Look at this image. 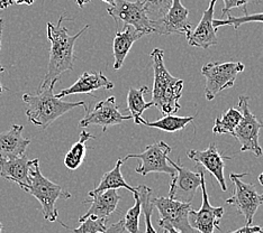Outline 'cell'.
<instances>
[{
  "instance_id": "cell-4",
  "label": "cell",
  "mask_w": 263,
  "mask_h": 233,
  "mask_svg": "<svg viewBox=\"0 0 263 233\" xmlns=\"http://www.w3.org/2000/svg\"><path fill=\"white\" fill-rule=\"evenodd\" d=\"M26 193L33 195L42 205L44 219L50 222H55L59 212L55 207L58 200H68L71 193L63 189L60 185L51 182L49 178L43 176L40 168V160L33 159L31 168V184L25 189Z\"/></svg>"
},
{
  "instance_id": "cell-22",
  "label": "cell",
  "mask_w": 263,
  "mask_h": 233,
  "mask_svg": "<svg viewBox=\"0 0 263 233\" xmlns=\"http://www.w3.org/2000/svg\"><path fill=\"white\" fill-rule=\"evenodd\" d=\"M124 164L123 159H118L115 167L109 172L105 173L100 179V183L96 186L92 190L88 193L89 196H91L93 194H98L101 192H105V190L108 189H118V188H126L132 193H136V187L130 186L125 181V178L122 174V165Z\"/></svg>"
},
{
  "instance_id": "cell-44",
  "label": "cell",
  "mask_w": 263,
  "mask_h": 233,
  "mask_svg": "<svg viewBox=\"0 0 263 233\" xmlns=\"http://www.w3.org/2000/svg\"><path fill=\"white\" fill-rule=\"evenodd\" d=\"M0 233H3V224L0 222Z\"/></svg>"
},
{
  "instance_id": "cell-11",
  "label": "cell",
  "mask_w": 263,
  "mask_h": 233,
  "mask_svg": "<svg viewBox=\"0 0 263 233\" xmlns=\"http://www.w3.org/2000/svg\"><path fill=\"white\" fill-rule=\"evenodd\" d=\"M152 204L160 214L159 223H168L181 233H196L189 223L191 203H182L169 197H153Z\"/></svg>"
},
{
  "instance_id": "cell-15",
  "label": "cell",
  "mask_w": 263,
  "mask_h": 233,
  "mask_svg": "<svg viewBox=\"0 0 263 233\" xmlns=\"http://www.w3.org/2000/svg\"><path fill=\"white\" fill-rule=\"evenodd\" d=\"M187 156L189 159L194 160L195 163L202 166L211 173V174H213L214 177L216 178V181L218 182L223 192H226L227 185L225 181L224 168L226 160H231L232 157L225 156V155L220 154L214 142H212L205 151H196V149L188 151Z\"/></svg>"
},
{
  "instance_id": "cell-38",
  "label": "cell",
  "mask_w": 263,
  "mask_h": 233,
  "mask_svg": "<svg viewBox=\"0 0 263 233\" xmlns=\"http://www.w3.org/2000/svg\"><path fill=\"white\" fill-rule=\"evenodd\" d=\"M14 4H17V5H28L31 6L35 3V0H13Z\"/></svg>"
},
{
  "instance_id": "cell-43",
  "label": "cell",
  "mask_w": 263,
  "mask_h": 233,
  "mask_svg": "<svg viewBox=\"0 0 263 233\" xmlns=\"http://www.w3.org/2000/svg\"><path fill=\"white\" fill-rule=\"evenodd\" d=\"M254 233H263V226L262 228H260V230L258 232H254Z\"/></svg>"
},
{
  "instance_id": "cell-19",
  "label": "cell",
  "mask_w": 263,
  "mask_h": 233,
  "mask_svg": "<svg viewBox=\"0 0 263 233\" xmlns=\"http://www.w3.org/2000/svg\"><path fill=\"white\" fill-rule=\"evenodd\" d=\"M24 125L13 124L11 128L0 133V158H15L25 155L31 140L23 137Z\"/></svg>"
},
{
  "instance_id": "cell-26",
  "label": "cell",
  "mask_w": 263,
  "mask_h": 233,
  "mask_svg": "<svg viewBox=\"0 0 263 233\" xmlns=\"http://www.w3.org/2000/svg\"><path fill=\"white\" fill-rule=\"evenodd\" d=\"M195 116L191 117H178L175 115H164L162 118L159 119L157 121H146L143 120L142 124L146 125L148 128H155L160 129L165 133H176V131L182 130L187 127V125L193 122Z\"/></svg>"
},
{
  "instance_id": "cell-7",
  "label": "cell",
  "mask_w": 263,
  "mask_h": 233,
  "mask_svg": "<svg viewBox=\"0 0 263 233\" xmlns=\"http://www.w3.org/2000/svg\"><path fill=\"white\" fill-rule=\"evenodd\" d=\"M238 108L242 112V119L234 130V137L241 143V152H251L256 157L262 156V148L259 143V134L263 128V122L253 115L249 107V98L241 95Z\"/></svg>"
},
{
  "instance_id": "cell-34",
  "label": "cell",
  "mask_w": 263,
  "mask_h": 233,
  "mask_svg": "<svg viewBox=\"0 0 263 233\" xmlns=\"http://www.w3.org/2000/svg\"><path fill=\"white\" fill-rule=\"evenodd\" d=\"M261 226H258V225H244L243 228L238 229L236 231H232V232H229V233H254V232H258L260 230Z\"/></svg>"
},
{
  "instance_id": "cell-28",
  "label": "cell",
  "mask_w": 263,
  "mask_h": 233,
  "mask_svg": "<svg viewBox=\"0 0 263 233\" xmlns=\"http://www.w3.org/2000/svg\"><path fill=\"white\" fill-rule=\"evenodd\" d=\"M243 11H244V16H241V17H234L232 15H229L227 19H215L214 18L213 26L217 29L219 27H224V26H232L237 31L238 27H241L247 23H263V13L249 15L247 6H244L243 7Z\"/></svg>"
},
{
  "instance_id": "cell-23",
  "label": "cell",
  "mask_w": 263,
  "mask_h": 233,
  "mask_svg": "<svg viewBox=\"0 0 263 233\" xmlns=\"http://www.w3.org/2000/svg\"><path fill=\"white\" fill-rule=\"evenodd\" d=\"M148 92V88L146 86L141 87L140 89H135L130 87L127 93V110L130 112L132 119H134L135 124H142L144 119L142 118L143 112L154 107L153 102H145L144 95Z\"/></svg>"
},
{
  "instance_id": "cell-21",
  "label": "cell",
  "mask_w": 263,
  "mask_h": 233,
  "mask_svg": "<svg viewBox=\"0 0 263 233\" xmlns=\"http://www.w3.org/2000/svg\"><path fill=\"white\" fill-rule=\"evenodd\" d=\"M145 34L137 32L133 27L125 28L122 32H117L112 41L114 54V69L119 70L125 62V58L134 45L135 41L141 39Z\"/></svg>"
},
{
  "instance_id": "cell-35",
  "label": "cell",
  "mask_w": 263,
  "mask_h": 233,
  "mask_svg": "<svg viewBox=\"0 0 263 233\" xmlns=\"http://www.w3.org/2000/svg\"><path fill=\"white\" fill-rule=\"evenodd\" d=\"M159 225H160V228H162L164 231H166V233H181L180 231L176 230L172 225H170L168 223H159Z\"/></svg>"
},
{
  "instance_id": "cell-6",
  "label": "cell",
  "mask_w": 263,
  "mask_h": 233,
  "mask_svg": "<svg viewBox=\"0 0 263 233\" xmlns=\"http://www.w3.org/2000/svg\"><path fill=\"white\" fill-rule=\"evenodd\" d=\"M242 62H211L201 68L205 76V97L212 101L218 93L234 87L237 75L244 71Z\"/></svg>"
},
{
  "instance_id": "cell-1",
  "label": "cell",
  "mask_w": 263,
  "mask_h": 233,
  "mask_svg": "<svg viewBox=\"0 0 263 233\" xmlns=\"http://www.w3.org/2000/svg\"><path fill=\"white\" fill-rule=\"evenodd\" d=\"M64 20L72 19L65 16H61L57 25L52 23H47V39L51 41L50 59L49 65H47V72L43 80H42L39 89L49 87L53 82H58L62 73L73 70L76 58L74 44L77 39L90 27L87 25L76 35L70 36L68 28L62 26V23Z\"/></svg>"
},
{
  "instance_id": "cell-36",
  "label": "cell",
  "mask_w": 263,
  "mask_h": 233,
  "mask_svg": "<svg viewBox=\"0 0 263 233\" xmlns=\"http://www.w3.org/2000/svg\"><path fill=\"white\" fill-rule=\"evenodd\" d=\"M13 4H14L13 0H0V10L7 9Z\"/></svg>"
},
{
  "instance_id": "cell-9",
  "label": "cell",
  "mask_w": 263,
  "mask_h": 233,
  "mask_svg": "<svg viewBox=\"0 0 263 233\" xmlns=\"http://www.w3.org/2000/svg\"><path fill=\"white\" fill-rule=\"evenodd\" d=\"M172 148L164 141L154 142L147 146L145 151L141 154H129L123 158L126 161L130 158H137L141 160V165L136 167L135 172L137 174L146 176L150 173H164L171 177L176 175V170L170 165L168 157Z\"/></svg>"
},
{
  "instance_id": "cell-14",
  "label": "cell",
  "mask_w": 263,
  "mask_h": 233,
  "mask_svg": "<svg viewBox=\"0 0 263 233\" xmlns=\"http://www.w3.org/2000/svg\"><path fill=\"white\" fill-rule=\"evenodd\" d=\"M170 165L176 170V175L171 177L169 199L182 203H191L197 189L200 187V173L193 172L168 157Z\"/></svg>"
},
{
  "instance_id": "cell-33",
  "label": "cell",
  "mask_w": 263,
  "mask_h": 233,
  "mask_svg": "<svg viewBox=\"0 0 263 233\" xmlns=\"http://www.w3.org/2000/svg\"><path fill=\"white\" fill-rule=\"evenodd\" d=\"M124 230V220H119L118 222L111 224L110 226H107V229L105 231H101L98 233H123Z\"/></svg>"
},
{
  "instance_id": "cell-40",
  "label": "cell",
  "mask_w": 263,
  "mask_h": 233,
  "mask_svg": "<svg viewBox=\"0 0 263 233\" xmlns=\"http://www.w3.org/2000/svg\"><path fill=\"white\" fill-rule=\"evenodd\" d=\"M259 182H260L261 185H263V172L261 173L260 176H259ZM260 197H261V200H262V202H263V194H261Z\"/></svg>"
},
{
  "instance_id": "cell-30",
  "label": "cell",
  "mask_w": 263,
  "mask_h": 233,
  "mask_svg": "<svg viewBox=\"0 0 263 233\" xmlns=\"http://www.w3.org/2000/svg\"><path fill=\"white\" fill-rule=\"evenodd\" d=\"M150 20L159 19L164 16L172 6L173 0H141Z\"/></svg>"
},
{
  "instance_id": "cell-27",
  "label": "cell",
  "mask_w": 263,
  "mask_h": 233,
  "mask_svg": "<svg viewBox=\"0 0 263 233\" xmlns=\"http://www.w3.org/2000/svg\"><path fill=\"white\" fill-rule=\"evenodd\" d=\"M136 193L141 200L142 212H143V215H144V221H145L144 233H157L152 224V213L154 208L151 202L152 196H153L152 188L145 186V185H139V186L136 187ZM163 233H166V231H164Z\"/></svg>"
},
{
  "instance_id": "cell-25",
  "label": "cell",
  "mask_w": 263,
  "mask_h": 233,
  "mask_svg": "<svg viewBox=\"0 0 263 233\" xmlns=\"http://www.w3.org/2000/svg\"><path fill=\"white\" fill-rule=\"evenodd\" d=\"M242 119V112L236 108H230L215 119L213 127L214 135H234V130Z\"/></svg>"
},
{
  "instance_id": "cell-8",
  "label": "cell",
  "mask_w": 263,
  "mask_h": 233,
  "mask_svg": "<svg viewBox=\"0 0 263 233\" xmlns=\"http://www.w3.org/2000/svg\"><path fill=\"white\" fill-rule=\"evenodd\" d=\"M248 175L249 173H242V174L232 173L230 178L234 183L235 189L233 195L229 197L225 203L234 206L243 215L245 218V222H247L245 225H252L254 215L263 202L258 192H256L254 185L242 181V178Z\"/></svg>"
},
{
  "instance_id": "cell-2",
  "label": "cell",
  "mask_w": 263,
  "mask_h": 233,
  "mask_svg": "<svg viewBox=\"0 0 263 233\" xmlns=\"http://www.w3.org/2000/svg\"><path fill=\"white\" fill-rule=\"evenodd\" d=\"M53 82L49 87L37 90V94H23V101L26 104L25 115L29 122L41 129H46L57 119L78 107H86L83 101L68 102L55 97Z\"/></svg>"
},
{
  "instance_id": "cell-41",
  "label": "cell",
  "mask_w": 263,
  "mask_h": 233,
  "mask_svg": "<svg viewBox=\"0 0 263 233\" xmlns=\"http://www.w3.org/2000/svg\"><path fill=\"white\" fill-rule=\"evenodd\" d=\"M101 2H104V3H106V4H108L109 6H112L114 4L116 3V0H101Z\"/></svg>"
},
{
  "instance_id": "cell-37",
  "label": "cell",
  "mask_w": 263,
  "mask_h": 233,
  "mask_svg": "<svg viewBox=\"0 0 263 233\" xmlns=\"http://www.w3.org/2000/svg\"><path fill=\"white\" fill-rule=\"evenodd\" d=\"M3 25H4V20L0 18V49H2V38H3ZM5 69L3 68L2 63H0V73H3Z\"/></svg>"
},
{
  "instance_id": "cell-3",
  "label": "cell",
  "mask_w": 263,
  "mask_h": 233,
  "mask_svg": "<svg viewBox=\"0 0 263 233\" xmlns=\"http://www.w3.org/2000/svg\"><path fill=\"white\" fill-rule=\"evenodd\" d=\"M154 82L152 90V102L162 115H175L180 110V100L183 90V81L172 76L164 65V52L154 49L151 52Z\"/></svg>"
},
{
  "instance_id": "cell-32",
  "label": "cell",
  "mask_w": 263,
  "mask_h": 233,
  "mask_svg": "<svg viewBox=\"0 0 263 233\" xmlns=\"http://www.w3.org/2000/svg\"><path fill=\"white\" fill-rule=\"evenodd\" d=\"M223 2H224V7L222 10V17H224L227 11H230L233 8L244 7V6H247L249 3L259 4L260 0H223Z\"/></svg>"
},
{
  "instance_id": "cell-12",
  "label": "cell",
  "mask_w": 263,
  "mask_h": 233,
  "mask_svg": "<svg viewBox=\"0 0 263 233\" xmlns=\"http://www.w3.org/2000/svg\"><path fill=\"white\" fill-rule=\"evenodd\" d=\"M129 119H132L130 115L124 116L119 111L116 98L110 97L100 101L92 109L86 108V115L80 120L79 125L81 128L100 125L104 133H106L109 127L122 123L125 120H129Z\"/></svg>"
},
{
  "instance_id": "cell-17",
  "label": "cell",
  "mask_w": 263,
  "mask_h": 233,
  "mask_svg": "<svg viewBox=\"0 0 263 233\" xmlns=\"http://www.w3.org/2000/svg\"><path fill=\"white\" fill-rule=\"evenodd\" d=\"M33 160L26 155L15 158H0V176L6 181L16 183L24 190L31 184Z\"/></svg>"
},
{
  "instance_id": "cell-29",
  "label": "cell",
  "mask_w": 263,
  "mask_h": 233,
  "mask_svg": "<svg viewBox=\"0 0 263 233\" xmlns=\"http://www.w3.org/2000/svg\"><path fill=\"white\" fill-rule=\"evenodd\" d=\"M134 200L135 204L133 207L125 214L124 219V228L128 233H141L140 232V217L142 213V204L141 200L137 193H134Z\"/></svg>"
},
{
  "instance_id": "cell-24",
  "label": "cell",
  "mask_w": 263,
  "mask_h": 233,
  "mask_svg": "<svg viewBox=\"0 0 263 233\" xmlns=\"http://www.w3.org/2000/svg\"><path fill=\"white\" fill-rule=\"evenodd\" d=\"M90 139H96V137L86 130H82L80 134V138L70 151L64 156V165L70 171H76L79 168L83 163L87 153V142Z\"/></svg>"
},
{
  "instance_id": "cell-18",
  "label": "cell",
  "mask_w": 263,
  "mask_h": 233,
  "mask_svg": "<svg viewBox=\"0 0 263 233\" xmlns=\"http://www.w3.org/2000/svg\"><path fill=\"white\" fill-rule=\"evenodd\" d=\"M121 199L122 197L118 195L116 189H108L105 190V192L89 196V199L83 201V203H85V204L89 203L90 206H89L86 214L82 215L79 219V222H82L83 220L89 217L107 220L108 217H110V215L116 211Z\"/></svg>"
},
{
  "instance_id": "cell-5",
  "label": "cell",
  "mask_w": 263,
  "mask_h": 233,
  "mask_svg": "<svg viewBox=\"0 0 263 233\" xmlns=\"http://www.w3.org/2000/svg\"><path fill=\"white\" fill-rule=\"evenodd\" d=\"M107 13L115 22L117 32H122L127 27H133L137 32L145 35L153 33L151 20L145 11L144 4L141 0H116L115 4L109 6Z\"/></svg>"
},
{
  "instance_id": "cell-39",
  "label": "cell",
  "mask_w": 263,
  "mask_h": 233,
  "mask_svg": "<svg viewBox=\"0 0 263 233\" xmlns=\"http://www.w3.org/2000/svg\"><path fill=\"white\" fill-rule=\"evenodd\" d=\"M76 2H77V5L79 6L80 8H83V6H85V5H87V4L90 3L91 0H76Z\"/></svg>"
},
{
  "instance_id": "cell-42",
  "label": "cell",
  "mask_w": 263,
  "mask_h": 233,
  "mask_svg": "<svg viewBox=\"0 0 263 233\" xmlns=\"http://www.w3.org/2000/svg\"><path fill=\"white\" fill-rule=\"evenodd\" d=\"M6 90H7V89L4 88V87H3V84H2V83H0V94H2L4 91H6Z\"/></svg>"
},
{
  "instance_id": "cell-31",
  "label": "cell",
  "mask_w": 263,
  "mask_h": 233,
  "mask_svg": "<svg viewBox=\"0 0 263 233\" xmlns=\"http://www.w3.org/2000/svg\"><path fill=\"white\" fill-rule=\"evenodd\" d=\"M107 220L106 219H96L93 217H89L80 222V226L77 229H71L68 225L61 222L62 226L70 230L72 233H98L105 231L107 229Z\"/></svg>"
},
{
  "instance_id": "cell-10",
  "label": "cell",
  "mask_w": 263,
  "mask_h": 233,
  "mask_svg": "<svg viewBox=\"0 0 263 233\" xmlns=\"http://www.w3.org/2000/svg\"><path fill=\"white\" fill-rule=\"evenodd\" d=\"M200 173V188H201V207L199 211L191 208L189 212V223L191 228L199 233H214L215 229L220 231V220L223 219L225 210L223 206H213L209 202L206 189L205 173L201 167H198Z\"/></svg>"
},
{
  "instance_id": "cell-20",
  "label": "cell",
  "mask_w": 263,
  "mask_h": 233,
  "mask_svg": "<svg viewBox=\"0 0 263 233\" xmlns=\"http://www.w3.org/2000/svg\"><path fill=\"white\" fill-rule=\"evenodd\" d=\"M101 89L111 90L114 89V83L107 79L101 72H95V73L85 72V73L74 82V84H72L70 88L63 89L62 91H60L58 94H55V97L59 99H62L71 94L92 93L93 91H97V90Z\"/></svg>"
},
{
  "instance_id": "cell-13",
  "label": "cell",
  "mask_w": 263,
  "mask_h": 233,
  "mask_svg": "<svg viewBox=\"0 0 263 233\" xmlns=\"http://www.w3.org/2000/svg\"><path fill=\"white\" fill-rule=\"evenodd\" d=\"M189 10L181 4V0H173L172 6L164 16L151 20L152 32L158 35H184L193 31V25L188 20Z\"/></svg>"
},
{
  "instance_id": "cell-16",
  "label": "cell",
  "mask_w": 263,
  "mask_h": 233,
  "mask_svg": "<svg viewBox=\"0 0 263 233\" xmlns=\"http://www.w3.org/2000/svg\"><path fill=\"white\" fill-rule=\"evenodd\" d=\"M217 0H211L207 9L202 13L200 22L195 29L187 36V41L190 46L199 47V49L207 50L211 46L218 44L217 28L213 26L214 11Z\"/></svg>"
}]
</instances>
